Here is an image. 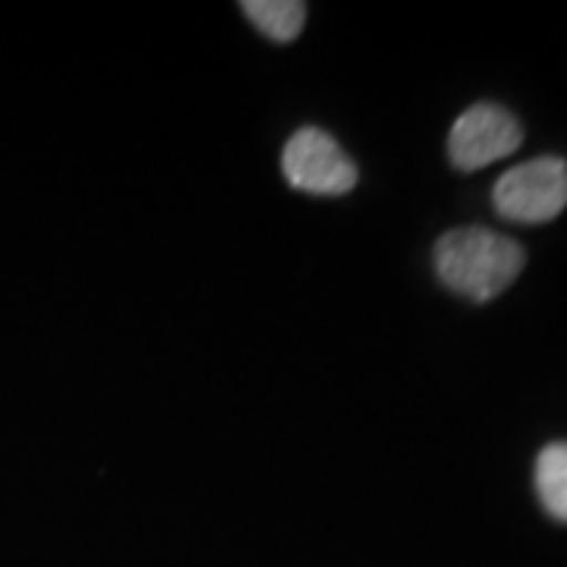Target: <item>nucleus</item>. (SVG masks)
Masks as SVG:
<instances>
[{
  "mask_svg": "<svg viewBox=\"0 0 567 567\" xmlns=\"http://www.w3.org/2000/svg\"><path fill=\"white\" fill-rule=\"evenodd\" d=\"M533 483H536V498L548 517L567 524V442H551L539 451Z\"/></svg>",
  "mask_w": 567,
  "mask_h": 567,
  "instance_id": "nucleus-5",
  "label": "nucleus"
},
{
  "mask_svg": "<svg viewBox=\"0 0 567 567\" xmlns=\"http://www.w3.org/2000/svg\"><path fill=\"white\" fill-rule=\"evenodd\" d=\"M281 174L293 189L309 196H344L360 181L350 155L319 126H303L287 140Z\"/></svg>",
  "mask_w": 567,
  "mask_h": 567,
  "instance_id": "nucleus-3",
  "label": "nucleus"
},
{
  "mask_svg": "<svg viewBox=\"0 0 567 567\" xmlns=\"http://www.w3.org/2000/svg\"><path fill=\"white\" fill-rule=\"evenodd\" d=\"M240 10L265 39L293 41L306 25V3L300 0H244Z\"/></svg>",
  "mask_w": 567,
  "mask_h": 567,
  "instance_id": "nucleus-6",
  "label": "nucleus"
},
{
  "mask_svg": "<svg viewBox=\"0 0 567 567\" xmlns=\"http://www.w3.org/2000/svg\"><path fill=\"white\" fill-rule=\"evenodd\" d=\"M492 205L505 221H555L567 208V162L555 155H543L511 167L495 183Z\"/></svg>",
  "mask_w": 567,
  "mask_h": 567,
  "instance_id": "nucleus-2",
  "label": "nucleus"
},
{
  "mask_svg": "<svg viewBox=\"0 0 567 567\" xmlns=\"http://www.w3.org/2000/svg\"><path fill=\"white\" fill-rule=\"evenodd\" d=\"M524 142V126L502 104H473L447 133V158L457 171H483L514 155Z\"/></svg>",
  "mask_w": 567,
  "mask_h": 567,
  "instance_id": "nucleus-4",
  "label": "nucleus"
},
{
  "mask_svg": "<svg viewBox=\"0 0 567 567\" xmlns=\"http://www.w3.org/2000/svg\"><path fill=\"white\" fill-rule=\"evenodd\" d=\"M527 252L517 240L488 227H457L435 244V275L470 303L502 297L520 278Z\"/></svg>",
  "mask_w": 567,
  "mask_h": 567,
  "instance_id": "nucleus-1",
  "label": "nucleus"
}]
</instances>
